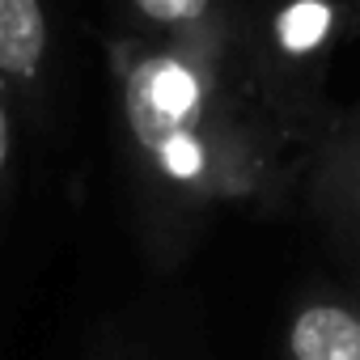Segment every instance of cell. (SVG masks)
Segmentation results:
<instances>
[{
    "mask_svg": "<svg viewBox=\"0 0 360 360\" xmlns=\"http://www.w3.org/2000/svg\"><path fill=\"white\" fill-rule=\"evenodd\" d=\"M123 106L136 157L157 183L191 200L229 195L246 183L233 153L238 119L225 115L221 85L204 72V56H187V39L131 64Z\"/></svg>",
    "mask_w": 360,
    "mask_h": 360,
    "instance_id": "1",
    "label": "cell"
},
{
    "mask_svg": "<svg viewBox=\"0 0 360 360\" xmlns=\"http://www.w3.org/2000/svg\"><path fill=\"white\" fill-rule=\"evenodd\" d=\"M314 208L360 271V123L339 119L314 161Z\"/></svg>",
    "mask_w": 360,
    "mask_h": 360,
    "instance_id": "2",
    "label": "cell"
},
{
    "mask_svg": "<svg viewBox=\"0 0 360 360\" xmlns=\"http://www.w3.org/2000/svg\"><path fill=\"white\" fill-rule=\"evenodd\" d=\"M288 360H360V301L305 297L288 322Z\"/></svg>",
    "mask_w": 360,
    "mask_h": 360,
    "instance_id": "3",
    "label": "cell"
},
{
    "mask_svg": "<svg viewBox=\"0 0 360 360\" xmlns=\"http://www.w3.org/2000/svg\"><path fill=\"white\" fill-rule=\"evenodd\" d=\"M47 64L43 0H0V81L34 85Z\"/></svg>",
    "mask_w": 360,
    "mask_h": 360,
    "instance_id": "4",
    "label": "cell"
},
{
    "mask_svg": "<svg viewBox=\"0 0 360 360\" xmlns=\"http://www.w3.org/2000/svg\"><path fill=\"white\" fill-rule=\"evenodd\" d=\"M144 26L169 39H195L212 22V0H131Z\"/></svg>",
    "mask_w": 360,
    "mask_h": 360,
    "instance_id": "5",
    "label": "cell"
},
{
    "mask_svg": "<svg viewBox=\"0 0 360 360\" xmlns=\"http://www.w3.org/2000/svg\"><path fill=\"white\" fill-rule=\"evenodd\" d=\"M9 148H13V123H9V102L0 94V178L9 169Z\"/></svg>",
    "mask_w": 360,
    "mask_h": 360,
    "instance_id": "6",
    "label": "cell"
},
{
    "mask_svg": "<svg viewBox=\"0 0 360 360\" xmlns=\"http://www.w3.org/2000/svg\"><path fill=\"white\" fill-rule=\"evenodd\" d=\"M347 119H352V123H360V106H356V110H352V115H347Z\"/></svg>",
    "mask_w": 360,
    "mask_h": 360,
    "instance_id": "7",
    "label": "cell"
}]
</instances>
